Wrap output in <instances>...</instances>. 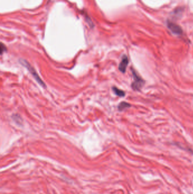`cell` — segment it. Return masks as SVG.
Segmentation results:
<instances>
[{
    "label": "cell",
    "mask_w": 193,
    "mask_h": 194,
    "mask_svg": "<svg viewBox=\"0 0 193 194\" xmlns=\"http://www.w3.org/2000/svg\"><path fill=\"white\" fill-rule=\"evenodd\" d=\"M19 62L23 66L26 68L27 70L30 72V73L34 77V79H36V81L38 82V84H39L40 85H41L44 88H46L45 84H44V82L40 79L39 75H38V74L35 71V69L32 66H31V65L27 62L26 60L23 59H20Z\"/></svg>",
    "instance_id": "1"
},
{
    "label": "cell",
    "mask_w": 193,
    "mask_h": 194,
    "mask_svg": "<svg viewBox=\"0 0 193 194\" xmlns=\"http://www.w3.org/2000/svg\"><path fill=\"white\" fill-rule=\"evenodd\" d=\"M132 73L134 78V81L132 84V88L136 91H139L144 85L145 81L137 74L134 69H132Z\"/></svg>",
    "instance_id": "2"
},
{
    "label": "cell",
    "mask_w": 193,
    "mask_h": 194,
    "mask_svg": "<svg viewBox=\"0 0 193 194\" xmlns=\"http://www.w3.org/2000/svg\"><path fill=\"white\" fill-rule=\"evenodd\" d=\"M167 27L174 34H175V35H180L183 32L181 27L179 25L175 24V23H173V22H171V21H168L167 22Z\"/></svg>",
    "instance_id": "3"
},
{
    "label": "cell",
    "mask_w": 193,
    "mask_h": 194,
    "mask_svg": "<svg viewBox=\"0 0 193 194\" xmlns=\"http://www.w3.org/2000/svg\"><path fill=\"white\" fill-rule=\"evenodd\" d=\"M129 64V59L126 55H124L123 57L122 60L119 64V69L122 73H125L127 65Z\"/></svg>",
    "instance_id": "4"
},
{
    "label": "cell",
    "mask_w": 193,
    "mask_h": 194,
    "mask_svg": "<svg viewBox=\"0 0 193 194\" xmlns=\"http://www.w3.org/2000/svg\"><path fill=\"white\" fill-rule=\"evenodd\" d=\"M112 89L114 92V94L119 97H123L125 95V93L122 90H120L116 87H113Z\"/></svg>",
    "instance_id": "5"
},
{
    "label": "cell",
    "mask_w": 193,
    "mask_h": 194,
    "mask_svg": "<svg viewBox=\"0 0 193 194\" xmlns=\"http://www.w3.org/2000/svg\"><path fill=\"white\" fill-rule=\"evenodd\" d=\"M130 105L129 103H128L127 102H123L121 103H119V106H118V109H119V111H123L127 108H129L130 107Z\"/></svg>",
    "instance_id": "6"
},
{
    "label": "cell",
    "mask_w": 193,
    "mask_h": 194,
    "mask_svg": "<svg viewBox=\"0 0 193 194\" xmlns=\"http://www.w3.org/2000/svg\"><path fill=\"white\" fill-rule=\"evenodd\" d=\"M5 51H6V47L5 46L4 44L1 43V54L2 55Z\"/></svg>",
    "instance_id": "7"
}]
</instances>
